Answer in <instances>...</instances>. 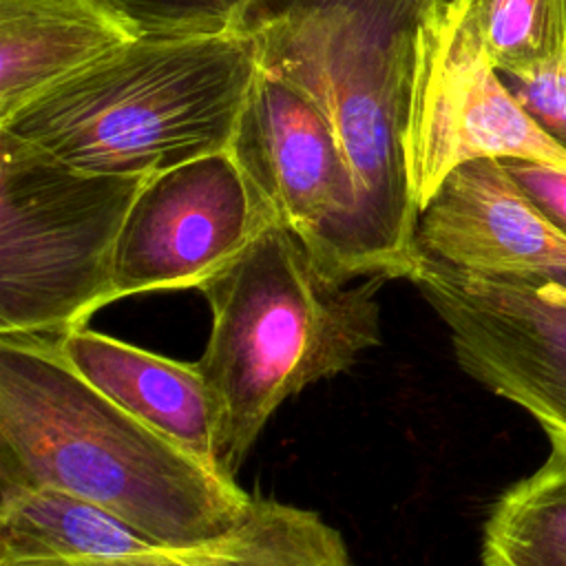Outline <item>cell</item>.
<instances>
[{
  "label": "cell",
  "mask_w": 566,
  "mask_h": 566,
  "mask_svg": "<svg viewBox=\"0 0 566 566\" xmlns=\"http://www.w3.org/2000/svg\"><path fill=\"white\" fill-rule=\"evenodd\" d=\"M0 484L84 497L159 546L219 537L252 504L88 385L51 336L0 334Z\"/></svg>",
  "instance_id": "6da1fadb"
},
{
  "label": "cell",
  "mask_w": 566,
  "mask_h": 566,
  "mask_svg": "<svg viewBox=\"0 0 566 566\" xmlns=\"http://www.w3.org/2000/svg\"><path fill=\"white\" fill-rule=\"evenodd\" d=\"M438 0H248L232 24L259 69L329 122L358 192L360 276L407 279L418 206L407 172L418 38Z\"/></svg>",
  "instance_id": "7a4b0ae2"
},
{
  "label": "cell",
  "mask_w": 566,
  "mask_h": 566,
  "mask_svg": "<svg viewBox=\"0 0 566 566\" xmlns=\"http://www.w3.org/2000/svg\"><path fill=\"white\" fill-rule=\"evenodd\" d=\"M385 276L332 274L279 219L206 281L210 334L197 360L221 411L217 462L234 478L272 413L380 343Z\"/></svg>",
  "instance_id": "3957f363"
},
{
  "label": "cell",
  "mask_w": 566,
  "mask_h": 566,
  "mask_svg": "<svg viewBox=\"0 0 566 566\" xmlns=\"http://www.w3.org/2000/svg\"><path fill=\"white\" fill-rule=\"evenodd\" d=\"M256 71L254 42L234 24L146 31L0 130L86 172L153 177L230 148Z\"/></svg>",
  "instance_id": "277c9868"
},
{
  "label": "cell",
  "mask_w": 566,
  "mask_h": 566,
  "mask_svg": "<svg viewBox=\"0 0 566 566\" xmlns=\"http://www.w3.org/2000/svg\"><path fill=\"white\" fill-rule=\"evenodd\" d=\"M148 179L86 172L0 130V334L62 336L117 301V239Z\"/></svg>",
  "instance_id": "5b68a950"
},
{
  "label": "cell",
  "mask_w": 566,
  "mask_h": 566,
  "mask_svg": "<svg viewBox=\"0 0 566 566\" xmlns=\"http://www.w3.org/2000/svg\"><path fill=\"white\" fill-rule=\"evenodd\" d=\"M407 281L447 325L473 380L515 402L566 458V290L546 281L486 279L416 256Z\"/></svg>",
  "instance_id": "8992f818"
},
{
  "label": "cell",
  "mask_w": 566,
  "mask_h": 566,
  "mask_svg": "<svg viewBox=\"0 0 566 566\" xmlns=\"http://www.w3.org/2000/svg\"><path fill=\"white\" fill-rule=\"evenodd\" d=\"M276 219L230 148L157 172L122 226L115 298L201 287Z\"/></svg>",
  "instance_id": "52a82bcc"
},
{
  "label": "cell",
  "mask_w": 566,
  "mask_h": 566,
  "mask_svg": "<svg viewBox=\"0 0 566 566\" xmlns=\"http://www.w3.org/2000/svg\"><path fill=\"white\" fill-rule=\"evenodd\" d=\"M429 11L418 38L407 172L420 208L444 177L478 159H520L566 172V146L513 97L489 57L442 15Z\"/></svg>",
  "instance_id": "ba28073f"
},
{
  "label": "cell",
  "mask_w": 566,
  "mask_h": 566,
  "mask_svg": "<svg viewBox=\"0 0 566 566\" xmlns=\"http://www.w3.org/2000/svg\"><path fill=\"white\" fill-rule=\"evenodd\" d=\"M230 150L307 250L336 276L358 268V192L321 108L294 84L256 71Z\"/></svg>",
  "instance_id": "9c48e42d"
},
{
  "label": "cell",
  "mask_w": 566,
  "mask_h": 566,
  "mask_svg": "<svg viewBox=\"0 0 566 566\" xmlns=\"http://www.w3.org/2000/svg\"><path fill=\"white\" fill-rule=\"evenodd\" d=\"M413 256L475 276L546 281L566 290V232L500 159L469 161L444 177L418 212Z\"/></svg>",
  "instance_id": "30bf717a"
},
{
  "label": "cell",
  "mask_w": 566,
  "mask_h": 566,
  "mask_svg": "<svg viewBox=\"0 0 566 566\" xmlns=\"http://www.w3.org/2000/svg\"><path fill=\"white\" fill-rule=\"evenodd\" d=\"M51 340L99 394L221 473L217 462L221 411L197 363L166 358L88 325Z\"/></svg>",
  "instance_id": "8fae6325"
},
{
  "label": "cell",
  "mask_w": 566,
  "mask_h": 566,
  "mask_svg": "<svg viewBox=\"0 0 566 566\" xmlns=\"http://www.w3.org/2000/svg\"><path fill=\"white\" fill-rule=\"evenodd\" d=\"M144 33L115 0H0V124Z\"/></svg>",
  "instance_id": "7c38bea8"
},
{
  "label": "cell",
  "mask_w": 566,
  "mask_h": 566,
  "mask_svg": "<svg viewBox=\"0 0 566 566\" xmlns=\"http://www.w3.org/2000/svg\"><path fill=\"white\" fill-rule=\"evenodd\" d=\"M20 566H354V562L340 533L318 513L252 497L237 526L199 544L157 546L104 559L29 562Z\"/></svg>",
  "instance_id": "4fadbf2b"
},
{
  "label": "cell",
  "mask_w": 566,
  "mask_h": 566,
  "mask_svg": "<svg viewBox=\"0 0 566 566\" xmlns=\"http://www.w3.org/2000/svg\"><path fill=\"white\" fill-rule=\"evenodd\" d=\"M157 546L84 497L46 486L0 484V564L104 559Z\"/></svg>",
  "instance_id": "5bb4252c"
},
{
  "label": "cell",
  "mask_w": 566,
  "mask_h": 566,
  "mask_svg": "<svg viewBox=\"0 0 566 566\" xmlns=\"http://www.w3.org/2000/svg\"><path fill=\"white\" fill-rule=\"evenodd\" d=\"M482 566H566V458L509 486L484 524Z\"/></svg>",
  "instance_id": "9a60e30c"
},
{
  "label": "cell",
  "mask_w": 566,
  "mask_h": 566,
  "mask_svg": "<svg viewBox=\"0 0 566 566\" xmlns=\"http://www.w3.org/2000/svg\"><path fill=\"white\" fill-rule=\"evenodd\" d=\"M555 0H442L444 20L502 77L522 75L546 53Z\"/></svg>",
  "instance_id": "2e32d148"
},
{
  "label": "cell",
  "mask_w": 566,
  "mask_h": 566,
  "mask_svg": "<svg viewBox=\"0 0 566 566\" xmlns=\"http://www.w3.org/2000/svg\"><path fill=\"white\" fill-rule=\"evenodd\" d=\"M502 80L522 108L566 146V0L553 2L544 57L526 73Z\"/></svg>",
  "instance_id": "e0dca14e"
},
{
  "label": "cell",
  "mask_w": 566,
  "mask_h": 566,
  "mask_svg": "<svg viewBox=\"0 0 566 566\" xmlns=\"http://www.w3.org/2000/svg\"><path fill=\"white\" fill-rule=\"evenodd\" d=\"M144 31H199L230 27L248 0H115Z\"/></svg>",
  "instance_id": "ac0fdd59"
},
{
  "label": "cell",
  "mask_w": 566,
  "mask_h": 566,
  "mask_svg": "<svg viewBox=\"0 0 566 566\" xmlns=\"http://www.w3.org/2000/svg\"><path fill=\"white\" fill-rule=\"evenodd\" d=\"M517 186L533 199V203L566 232V172L544 164L500 159Z\"/></svg>",
  "instance_id": "d6986e66"
}]
</instances>
